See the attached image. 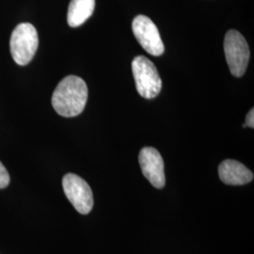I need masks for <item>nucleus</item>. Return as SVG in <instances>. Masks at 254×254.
Segmentation results:
<instances>
[{
  "label": "nucleus",
  "mask_w": 254,
  "mask_h": 254,
  "mask_svg": "<svg viewBox=\"0 0 254 254\" xmlns=\"http://www.w3.org/2000/svg\"><path fill=\"white\" fill-rule=\"evenodd\" d=\"M95 0H71L67 22L70 27H77L84 24L93 13Z\"/></svg>",
  "instance_id": "nucleus-9"
},
{
  "label": "nucleus",
  "mask_w": 254,
  "mask_h": 254,
  "mask_svg": "<svg viewBox=\"0 0 254 254\" xmlns=\"http://www.w3.org/2000/svg\"><path fill=\"white\" fill-rule=\"evenodd\" d=\"M88 100L86 82L75 75H69L59 83L52 95V106L63 117L81 114Z\"/></svg>",
  "instance_id": "nucleus-1"
},
{
  "label": "nucleus",
  "mask_w": 254,
  "mask_h": 254,
  "mask_svg": "<svg viewBox=\"0 0 254 254\" xmlns=\"http://www.w3.org/2000/svg\"><path fill=\"white\" fill-rule=\"evenodd\" d=\"M220 180L229 186H243L254 180V173L245 165L236 160L227 159L218 166Z\"/></svg>",
  "instance_id": "nucleus-8"
},
{
  "label": "nucleus",
  "mask_w": 254,
  "mask_h": 254,
  "mask_svg": "<svg viewBox=\"0 0 254 254\" xmlns=\"http://www.w3.org/2000/svg\"><path fill=\"white\" fill-rule=\"evenodd\" d=\"M141 172L155 189L161 190L166 185L165 166L160 153L153 147H144L138 155Z\"/></svg>",
  "instance_id": "nucleus-7"
},
{
  "label": "nucleus",
  "mask_w": 254,
  "mask_h": 254,
  "mask_svg": "<svg viewBox=\"0 0 254 254\" xmlns=\"http://www.w3.org/2000/svg\"><path fill=\"white\" fill-rule=\"evenodd\" d=\"M132 30L137 42L145 51L154 57L163 54L165 46L154 22L145 15H137L133 20Z\"/></svg>",
  "instance_id": "nucleus-6"
},
{
  "label": "nucleus",
  "mask_w": 254,
  "mask_h": 254,
  "mask_svg": "<svg viewBox=\"0 0 254 254\" xmlns=\"http://www.w3.org/2000/svg\"><path fill=\"white\" fill-rule=\"evenodd\" d=\"M39 37L36 28L29 23L19 24L11 33L9 41L10 54L21 66L29 64L36 54Z\"/></svg>",
  "instance_id": "nucleus-2"
},
{
  "label": "nucleus",
  "mask_w": 254,
  "mask_h": 254,
  "mask_svg": "<svg viewBox=\"0 0 254 254\" xmlns=\"http://www.w3.org/2000/svg\"><path fill=\"white\" fill-rule=\"evenodd\" d=\"M9 184V175L7 169L0 162V190L6 189Z\"/></svg>",
  "instance_id": "nucleus-10"
},
{
  "label": "nucleus",
  "mask_w": 254,
  "mask_h": 254,
  "mask_svg": "<svg viewBox=\"0 0 254 254\" xmlns=\"http://www.w3.org/2000/svg\"><path fill=\"white\" fill-rule=\"evenodd\" d=\"M246 126L247 127H254V109H251L250 112L248 113L247 117H246Z\"/></svg>",
  "instance_id": "nucleus-11"
},
{
  "label": "nucleus",
  "mask_w": 254,
  "mask_h": 254,
  "mask_svg": "<svg viewBox=\"0 0 254 254\" xmlns=\"http://www.w3.org/2000/svg\"><path fill=\"white\" fill-rule=\"evenodd\" d=\"M63 187L67 199L82 215H88L93 207V194L89 184L76 174L67 173L63 179Z\"/></svg>",
  "instance_id": "nucleus-5"
},
{
  "label": "nucleus",
  "mask_w": 254,
  "mask_h": 254,
  "mask_svg": "<svg viewBox=\"0 0 254 254\" xmlns=\"http://www.w3.org/2000/svg\"><path fill=\"white\" fill-rule=\"evenodd\" d=\"M132 72L136 91L146 99L156 97L162 89V81L154 64L143 56H137L132 62Z\"/></svg>",
  "instance_id": "nucleus-3"
},
{
  "label": "nucleus",
  "mask_w": 254,
  "mask_h": 254,
  "mask_svg": "<svg viewBox=\"0 0 254 254\" xmlns=\"http://www.w3.org/2000/svg\"><path fill=\"white\" fill-rule=\"evenodd\" d=\"M224 52L232 74L236 77L242 76L247 70L251 53L248 43L240 32L235 29L228 31L224 39Z\"/></svg>",
  "instance_id": "nucleus-4"
}]
</instances>
